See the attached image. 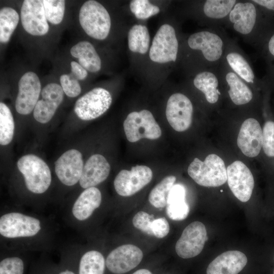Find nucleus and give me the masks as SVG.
<instances>
[{"label":"nucleus","instance_id":"22","mask_svg":"<svg viewBox=\"0 0 274 274\" xmlns=\"http://www.w3.org/2000/svg\"><path fill=\"white\" fill-rule=\"evenodd\" d=\"M101 199V192L97 188L92 187L85 189L73 204V215L79 221L88 219L100 206Z\"/></svg>","mask_w":274,"mask_h":274},{"label":"nucleus","instance_id":"2","mask_svg":"<svg viewBox=\"0 0 274 274\" xmlns=\"http://www.w3.org/2000/svg\"><path fill=\"white\" fill-rule=\"evenodd\" d=\"M188 174L197 184L204 187H218L227 180L224 161L215 154L208 155L203 161L195 158L188 166Z\"/></svg>","mask_w":274,"mask_h":274},{"label":"nucleus","instance_id":"20","mask_svg":"<svg viewBox=\"0 0 274 274\" xmlns=\"http://www.w3.org/2000/svg\"><path fill=\"white\" fill-rule=\"evenodd\" d=\"M110 170V165L103 155H91L84 165L79 181L80 186L84 189L95 187L107 179Z\"/></svg>","mask_w":274,"mask_h":274},{"label":"nucleus","instance_id":"29","mask_svg":"<svg viewBox=\"0 0 274 274\" xmlns=\"http://www.w3.org/2000/svg\"><path fill=\"white\" fill-rule=\"evenodd\" d=\"M19 20L18 13L14 9L6 7L0 10V41L8 43L16 28Z\"/></svg>","mask_w":274,"mask_h":274},{"label":"nucleus","instance_id":"5","mask_svg":"<svg viewBox=\"0 0 274 274\" xmlns=\"http://www.w3.org/2000/svg\"><path fill=\"white\" fill-rule=\"evenodd\" d=\"M41 230L38 219L19 212L8 213L0 218V234L6 238L32 237Z\"/></svg>","mask_w":274,"mask_h":274},{"label":"nucleus","instance_id":"12","mask_svg":"<svg viewBox=\"0 0 274 274\" xmlns=\"http://www.w3.org/2000/svg\"><path fill=\"white\" fill-rule=\"evenodd\" d=\"M226 169L227 183L231 192L241 201H248L254 187V178L250 169L243 162L236 160Z\"/></svg>","mask_w":274,"mask_h":274},{"label":"nucleus","instance_id":"11","mask_svg":"<svg viewBox=\"0 0 274 274\" xmlns=\"http://www.w3.org/2000/svg\"><path fill=\"white\" fill-rule=\"evenodd\" d=\"M143 258V252L139 247L132 244L123 245L108 254L106 268L112 274H124L136 267Z\"/></svg>","mask_w":274,"mask_h":274},{"label":"nucleus","instance_id":"17","mask_svg":"<svg viewBox=\"0 0 274 274\" xmlns=\"http://www.w3.org/2000/svg\"><path fill=\"white\" fill-rule=\"evenodd\" d=\"M189 47L199 50L204 58L209 62L219 60L223 54V42L217 34L203 30L194 33L188 39Z\"/></svg>","mask_w":274,"mask_h":274},{"label":"nucleus","instance_id":"26","mask_svg":"<svg viewBox=\"0 0 274 274\" xmlns=\"http://www.w3.org/2000/svg\"><path fill=\"white\" fill-rule=\"evenodd\" d=\"M193 84L204 94L209 103L215 104L218 100L220 95L218 88L219 81L213 73L209 71L199 73L193 79Z\"/></svg>","mask_w":274,"mask_h":274},{"label":"nucleus","instance_id":"30","mask_svg":"<svg viewBox=\"0 0 274 274\" xmlns=\"http://www.w3.org/2000/svg\"><path fill=\"white\" fill-rule=\"evenodd\" d=\"M176 180L174 176L164 178L151 191L148 199L150 203L156 208H163L166 206L169 192Z\"/></svg>","mask_w":274,"mask_h":274},{"label":"nucleus","instance_id":"8","mask_svg":"<svg viewBox=\"0 0 274 274\" xmlns=\"http://www.w3.org/2000/svg\"><path fill=\"white\" fill-rule=\"evenodd\" d=\"M207 239L204 225L199 221L193 222L185 228L177 242L176 253L183 259L196 257L201 252Z\"/></svg>","mask_w":274,"mask_h":274},{"label":"nucleus","instance_id":"6","mask_svg":"<svg viewBox=\"0 0 274 274\" xmlns=\"http://www.w3.org/2000/svg\"><path fill=\"white\" fill-rule=\"evenodd\" d=\"M112 97L106 89L95 88L80 97L76 101L74 112L82 120L96 119L104 114L110 107Z\"/></svg>","mask_w":274,"mask_h":274},{"label":"nucleus","instance_id":"24","mask_svg":"<svg viewBox=\"0 0 274 274\" xmlns=\"http://www.w3.org/2000/svg\"><path fill=\"white\" fill-rule=\"evenodd\" d=\"M71 55L78 59L79 63L87 71L96 73L100 71V58L94 46L88 41H81L71 49Z\"/></svg>","mask_w":274,"mask_h":274},{"label":"nucleus","instance_id":"39","mask_svg":"<svg viewBox=\"0 0 274 274\" xmlns=\"http://www.w3.org/2000/svg\"><path fill=\"white\" fill-rule=\"evenodd\" d=\"M152 230L153 235L161 238L166 236L169 231V225L164 217L154 219L152 221Z\"/></svg>","mask_w":274,"mask_h":274},{"label":"nucleus","instance_id":"18","mask_svg":"<svg viewBox=\"0 0 274 274\" xmlns=\"http://www.w3.org/2000/svg\"><path fill=\"white\" fill-rule=\"evenodd\" d=\"M237 144L247 157H254L259 154L262 147V130L257 120L248 118L244 121L238 133Z\"/></svg>","mask_w":274,"mask_h":274},{"label":"nucleus","instance_id":"44","mask_svg":"<svg viewBox=\"0 0 274 274\" xmlns=\"http://www.w3.org/2000/svg\"><path fill=\"white\" fill-rule=\"evenodd\" d=\"M132 274H153L152 272L147 268L139 269Z\"/></svg>","mask_w":274,"mask_h":274},{"label":"nucleus","instance_id":"3","mask_svg":"<svg viewBox=\"0 0 274 274\" xmlns=\"http://www.w3.org/2000/svg\"><path fill=\"white\" fill-rule=\"evenodd\" d=\"M79 18L81 27L90 37L102 40L108 37L111 26V17L99 2L93 0L85 2L80 8Z\"/></svg>","mask_w":274,"mask_h":274},{"label":"nucleus","instance_id":"21","mask_svg":"<svg viewBox=\"0 0 274 274\" xmlns=\"http://www.w3.org/2000/svg\"><path fill=\"white\" fill-rule=\"evenodd\" d=\"M256 17V9L251 2L236 3L229 14L234 29L245 35L250 33L253 29Z\"/></svg>","mask_w":274,"mask_h":274},{"label":"nucleus","instance_id":"37","mask_svg":"<svg viewBox=\"0 0 274 274\" xmlns=\"http://www.w3.org/2000/svg\"><path fill=\"white\" fill-rule=\"evenodd\" d=\"M60 83L64 93L67 96L75 97L80 94L81 88L79 80L71 74L62 75L60 77Z\"/></svg>","mask_w":274,"mask_h":274},{"label":"nucleus","instance_id":"34","mask_svg":"<svg viewBox=\"0 0 274 274\" xmlns=\"http://www.w3.org/2000/svg\"><path fill=\"white\" fill-rule=\"evenodd\" d=\"M131 12L139 19L145 20L157 14L159 8L147 0H133L129 4Z\"/></svg>","mask_w":274,"mask_h":274},{"label":"nucleus","instance_id":"38","mask_svg":"<svg viewBox=\"0 0 274 274\" xmlns=\"http://www.w3.org/2000/svg\"><path fill=\"white\" fill-rule=\"evenodd\" d=\"M151 216L144 211L138 212L132 219V224L137 229L142 232L153 235L152 230V221Z\"/></svg>","mask_w":274,"mask_h":274},{"label":"nucleus","instance_id":"32","mask_svg":"<svg viewBox=\"0 0 274 274\" xmlns=\"http://www.w3.org/2000/svg\"><path fill=\"white\" fill-rule=\"evenodd\" d=\"M236 3L235 0H208L203 5L206 16L213 19H222L228 15Z\"/></svg>","mask_w":274,"mask_h":274},{"label":"nucleus","instance_id":"15","mask_svg":"<svg viewBox=\"0 0 274 274\" xmlns=\"http://www.w3.org/2000/svg\"><path fill=\"white\" fill-rule=\"evenodd\" d=\"M21 20L24 30L32 36H44L48 32L43 1H24L21 8Z\"/></svg>","mask_w":274,"mask_h":274},{"label":"nucleus","instance_id":"42","mask_svg":"<svg viewBox=\"0 0 274 274\" xmlns=\"http://www.w3.org/2000/svg\"><path fill=\"white\" fill-rule=\"evenodd\" d=\"M252 2L267 9L274 11V0H254Z\"/></svg>","mask_w":274,"mask_h":274},{"label":"nucleus","instance_id":"31","mask_svg":"<svg viewBox=\"0 0 274 274\" xmlns=\"http://www.w3.org/2000/svg\"><path fill=\"white\" fill-rule=\"evenodd\" d=\"M15 123L13 115L8 107L0 103V144L2 146L9 144L14 134Z\"/></svg>","mask_w":274,"mask_h":274},{"label":"nucleus","instance_id":"19","mask_svg":"<svg viewBox=\"0 0 274 274\" xmlns=\"http://www.w3.org/2000/svg\"><path fill=\"white\" fill-rule=\"evenodd\" d=\"M248 259L243 252L232 250L223 252L207 265L206 274H240L246 267Z\"/></svg>","mask_w":274,"mask_h":274},{"label":"nucleus","instance_id":"14","mask_svg":"<svg viewBox=\"0 0 274 274\" xmlns=\"http://www.w3.org/2000/svg\"><path fill=\"white\" fill-rule=\"evenodd\" d=\"M54 164L55 174L63 184L72 186L79 182L84 165L80 151L75 149L67 150Z\"/></svg>","mask_w":274,"mask_h":274},{"label":"nucleus","instance_id":"7","mask_svg":"<svg viewBox=\"0 0 274 274\" xmlns=\"http://www.w3.org/2000/svg\"><path fill=\"white\" fill-rule=\"evenodd\" d=\"M178 52V41L174 28L168 24L161 25L156 32L149 51L150 59L164 63L176 61Z\"/></svg>","mask_w":274,"mask_h":274},{"label":"nucleus","instance_id":"10","mask_svg":"<svg viewBox=\"0 0 274 274\" xmlns=\"http://www.w3.org/2000/svg\"><path fill=\"white\" fill-rule=\"evenodd\" d=\"M165 115L168 122L174 130L179 132L185 131L192 123V104L185 95L174 93L167 100Z\"/></svg>","mask_w":274,"mask_h":274},{"label":"nucleus","instance_id":"4","mask_svg":"<svg viewBox=\"0 0 274 274\" xmlns=\"http://www.w3.org/2000/svg\"><path fill=\"white\" fill-rule=\"evenodd\" d=\"M123 128L127 140L131 143L142 139L156 140L162 133L152 113L145 109L130 113L124 121Z\"/></svg>","mask_w":274,"mask_h":274},{"label":"nucleus","instance_id":"9","mask_svg":"<svg viewBox=\"0 0 274 274\" xmlns=\"http://www.w3.org/2000/svg\"><path fill=\"white\" fill-rule=\"evenodd\" d=\"M152 177L150 168L146 165H136L130 170H121L114 179V186L119 195L130 196L149 184Z\"/></svg>","mask_w":274,"mask_h":274},{"label":"nucleus","instance_id":"16","mask_svg":"<svg viewBox=\"0 0 274 274\" xmlns=\"http://www.w3.org/2000/svg\"><path fill=\"white\" fill-rule=\"evenodd\" d=\"M42 99L39 100L33 112V117L42 124L49 122L62 102L64 92L61 86L49 83L41 91Z\"/></svg>","mask_w":274,"mask_h":274},{"label":"nucleus","instance_id":"13","mask_svg":"<svg viewBox=\"0 0 274 274\" xmlns=\"http://www.w3.org/2000/svg\"><path fill=\"white\" fill-rule=\"evenodd\" d=\"M41 85L37 75L27 72L18 82V92L15 101L16 111L21 115L30 114L39 100Z\"/></svg>","mask_w":274,"mask_h":274},{"label":"nucleus","instance_id":"43","mask_svg":"<svg viewBox=\"0 0 274 274\" xmlns=\"http://www.w3.org/2000/svg\"><path fill=\"white\" fill-rule=\"evenodd\" d=\"M268 49L270 54L274 56V34L271 37L268 41Z\"/></svg>","mask_w":274,"mask_h":274},{"label":"nucleus","instance_id":"41","mask_svg":"<svg viewBox=\"0 0 274 274\" xmlns=\"http://www.w3.org/2000/svg\"><path fill=\"white\" fill-rule=\"evenodd\" d=\"M72 265H64L61 267L56 274H78V267L74 268Z\"/></svg>","mask_w":274,"mask_h":274},{"label":"nucleus","instance_id":"45","mask_svg":"<svg viewBox=\"0 0 274 274\" xmlns=\"http://www.w3.org/2000/svg\"><path fill=\"white\" fill-rule=\"evenodd\" d=\"M273 260H274V258H273ZM272 274H274V269H273V270Z\"/></svg>","mask_w":274,"mask_h":274},{"label":"nucleus","instance_id":"27","mask_svg":"<svg viewBox=\"0 0 274 274\" xmlns=\"http://www.w3.org/2000/svg\"><path fill=\"white\" fill-rule=\"evenodd\" d=\"M129 49L134 53L144 54L149 49L150 37L148 28L135 24L129 30L127 36Z\"/></svg>","mask_w":274,"mask_h":274},{"label":"nucleus","instance_id":"28","mask_svg":"<svg viewBox=\"0 0 274 274\" xmlns=\"http://www.w3.org/2000/svg\"><path fill=\"white\" fill-rule=\"evenodd\" d=\"M227 62L233 72L246 82L254 83L255 75L247 60L236 52H230L226 57Z\"/></svg>","mask_w":274,"mask_h":274},{"label":"nucleus","instance_id":"1","mask_svg":"<svg viewBox=\"0 0 274 274\" xmlns=\"http://www.w3.org/2000/svg\"><path fill=\"white\" fill-rule=\"evenodd\" d=\"M17 166L29 191L42 194L48 190L52 177L49 167L44 160L35 154H26L18 159Z\"/></svg>","mask_w":274,"mask_h":274},{"label":"nucleus","instance_id":"23","mask_svg":"<svg viewBox=\"0 0 274 274\" xmlns=\"http://www.w3.org/2000/svg\"><path fill=\"white\" fill-rule=\"evenodd\" d=\"M186 190L181 184H174L168 194L166 214L172 220L181 221L188 216L190 208L185 200Z\"/></svg>","mask_w":274,"mask_h":274},{"label":"nucleus","instance_id":"33","mask_svg":"<svg viewBox=\"0 0 274 274\" xmlns=\"http://www.w3.org/2000/svg\"><path fill=\"white\" fill-rule=\"evenodd\" d=\"M47 20L53 24L60 23L63 18L65 1L63 0H43Z\"/></svg>","mask_w":274,"mask_h":274},{"label":"nucleus","instance_id":"40","mask_svg":"<svg viewBox=\"0 0 274 274\" xmlns=\"http://www.w3.org/2000/svg\"><path fill=\"white\" fill-rule=\"evenodd\" d=\"M71 66L70 74L78 80H83L87 76V71L79 63L73 61L71 62Z\"/></svg>","mask_w":274,"mask_h":274},{"label":"nucleus","instance_id":"35","mask_svg":"<svg viewBox=\"0 0 274 274\" xmlns=\"http://www.w3.org/2000/svg\"><path fill=\"white\" fill-rule=\"evenodd\" d=\"M25 264L18 256L6 257L0 262V274H24Z\"/></svg>","mask_w":274,"mask_h":274},{"label":"nucleus","instance_id":"36","mask_svg":"<svg viewBox=\"0 0 274 274\" xmlns=\"http://www.w3.org/2000/svg\"><path fill=\"white\" fill-rule=\"evenodd\" d=\"M262 148L268 157H274V122L266 121L262 130Z\"/></svg>","mask_w":274,"mask_h":274},{"label":"nucleus","instance_id":"25","mask_svg":"<svg viewBox=\"0 0 274 274\" xmlns=\"http://www.w3.org/2000/svg\"><path fill=\"white\" fill-rule=\"evenodd\" d=\"M225 80L229 87V96L235 105H245L252 100L253 93L251 90L235 73L228 72L225 75Z\"/></svg>","mask_w":274,"mask_h":274}]
</instances>
